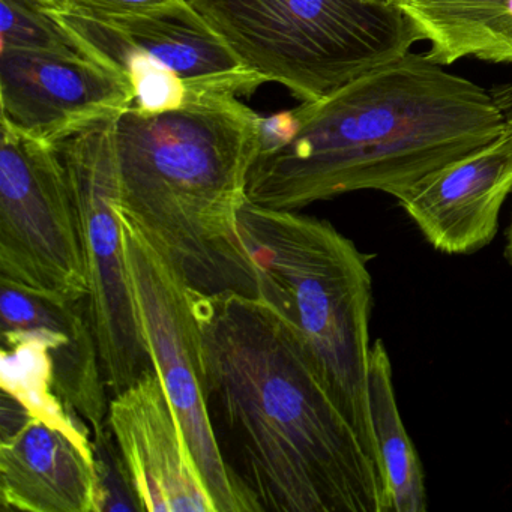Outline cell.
<instances>
[{"mask_svg": "<svg viewBox=\"0 0 512 512\" xmlns=\"http://www.w3.org/2000/svg\"><path fill=\"white\" fill-rule=\"evenodd\" d=\"M0 131V278L85 302L88 277L58 145L4 121Z\"/></svg>", "mask_w": 512, "mask_h": 512, "instance_id": "cell-8", "label": "cell"}, {"mask_svg": "<svg viewBox=\"0 0 512 512\" xmlns=\"http://www.w3.org/2000/svg\"><path fill=\"white\" fill-rule=\"evenodd\" d=\"M115 119L59 143L88 277L86 311L110 397L154 368L125 256L115 157Z\"/></svg>", "mask_w": 512, "mask_h": 512, "instance_id": "cell-7", "label": "cell"}, {"mask_svg": "<svg viewBox=\"0 0 512 512\" xmlns=\"http://www.w3.org/2000/svg\"><path fill=\"white\" fill-rule=\"evenodd\" d=\"M2 121L59 145L134 106L130 80L85 53L0 52Z\"/></svg>", "mask_w": 512, "mask_h": 512, "instance_id": "cell-9", "label": "cell"}, {"mask_svg": "<svg viewBox=\"0 0 512 512\" xmlns=\"http://www.w3.org/2000/svg\"><path fill=\"white\" fill-rule=\"evenodd\" d=\"M125 256L143 338L163 380L217 512H257L248 490L218 442L209 409L202 335L193 287L175 263L130 218L122 215Z\"/></svg>", "mask_w": 512, "mask_h": 512, "instance_id": "cell-6", "label": "cell"}, {"mask_svg": "<svg viewBox=\"0 0 512 512\" xmlns=\"http://www.w3.org/2000/svg\"><path fill=\"white\" fill-rule=\"evenodd\" d=\"M49 11L86 55L104 62L116 50L145 53L181 76L191 95L238 97L263 85L188 2L145 16H100L73 8Z\"/></svg>", "mask_w": 512, "mask_h": 512, "instance_id": "cell-10", "label": "cell"}, {"mask_svg": "<svg viewBox=\"0 0 512 512\" xmlns=\"http://www.w3.org/2000/svg\"><path fill=\"white\" fill-rule=\"evenodd\" d=\"M107 427L127 467L140 511L217 512L155 368L110 398Z\"/></svg>", "mask_w": 512, "mask_h": 512, "instance_id": "cell-11", "label": "cell"}, {"mask_svg": "<svg viewBox=\"0 0 512 512\" xmlns=\"http://www.w3.org/2000/svg\"><path fill=\"white\" fill-rule=\"evenodd\" d=\"M0 52L83 53L70 32L35 0H0Z\"/></svg>", "mask_w": 512, "mask_h": 512, "instance_id": "cell-17", "label": "cell"}, {"mask_svg": "<svg viewBox=\"0 0 512 512\" xmlns=\"http://www.w3.org/2000/svg\"><path fill=\"white\" fill-rule=\"evenodd\" d=\"M430 43L428 58L512 64V0H394Z\"/></svg>", "mask_w": 512, "mask_h": 512, "instance_id": "cell-15", "label": "cell"}, {"mask_svg": "<svg viewBox=\"0 0 512 512\" xmlns=\"http://www.w3.org/2000/svg\"><path fill=\"white\" fill-rule=\"evenodd\" d=\"M505 257L509 265L512 266V218L508 230H506Z\"/></svg>", "mask_w": 512, "mask_h": 512, "instance_id": "cell-23", "label": "cell"}, {"mask_svg": "<svg viewBox=\"0 0 512 512\" xmlns=\"http://www.w3.org/2000/svg\"><path fill=\"white\" fill-rule=\"evenodd\" d=\"M292 139L257 155L248 202L298 211L353 191L403 199L431 173L506 128L497 98L409 52L293 109Z\"/></svg>", "mask_w": 512, "mask_h": 512, "instance_id": "cell-2", "label": "cell"}, {"mask_svg": "<svg viewBox=\"0 0 512 512\" xmlns=\"http://www.w3.org/2000/svg\"><path fill=\"white\" fill-rule=\"evenodd\" d=\"M101 511H140L130 475L110 430L94 436Z\"/></svg>", "mask_w": 512, "mask_h": 512, "instance_id": "cell-19", "label": "cell"}, {"mask_svg": "<svg viewBox=\"0 0 512 512\" xmlns=\"http://www.w3.org/2000/svg\"><path fill=\"white\" fill-rule=\"evenodd\" d=\"M260 116L236 95H191L173 112L115 119L119 211L193 289L259 298L239 215L260 151Z\"/></svg>", "mask_w": 512, "mask_h": 512, "instance_id": "cell-3", "label": "cell"}, {"mask_svg": "<svg viewBox=\"0 0 512 512\" xmlns=\"http://www.w3.org/2000/svg\"><path fill=\"white\" fill-rule=\"evenodd\" d=\"M293 133H295L293 110L260 119L259 154L271 152L286 145L292 139Z\"/></svg>", "mask_w": 512, "mask_h": 512, "instance_id": "cell-21", "label": "cell"}, {"mask_svg": "<svg viewBox=\"0 0 512 512\" xmlns=\"http://www.w3.org/2000/svg\"><path fill=\"white\" fill-rule=\"evenodd\" d=\"M2 338L31 335L43 341L53 389L65 409L94 436L107 428L110 394L85 302L67 301L0 278Z\"/></svg>", "mask_w": 512, "mask_h": 512, "instance_id": "cell-13", "label": "cell"}, {"mask_svg": "<svg viewBox=\"0 0 512 512\" xmlns=\"http://www.w3.org/2000/svg\"><path fill=\"white\" fill-rule=\"evenodd\" d=\"M35 2H38V4L46 8H55V10L64 8L65 5V0H35Z\"/></svg>", "mask_w": 512, "mask_h": 512, "instance_id": "cell-24", "label": "cell"}, {"mask_svg": "<svg viewBox=\"0 0 512 512\" xmlns=\"http://www.w3.org/2000/svg\"><path fill=\"white\" fill-rule=\"evenodd\" d=\"M209 409L260 511L389 512L385 479L313 353L274 305L193 289Z\"/></svg>", "mask_w": 512, "mask_h": 512, "instance_id": "cell-1", "label": "cell"}, {"mask_svg": "<svg viewBox=\"0 0 512 512\" xmlns=\"http://www.w3.org/2000/svg\"><path fill=\"white\" fill-rule=\"evenodd\" d=\"M0 500L25 512H101L88 428L59 427L31 415L0 437Z\"/></svg>", "mask_w": 512, "mask_h": 512, "instance_id": "cell-14", "label": "cell"}, {"mask_svg": "<svg viewBox=\"0 0 512 512\" xmlns=\"http://www.w3.org/2000/svg\"><path fill=\"white\" fill-rule=\"evenodd\" d=\"M236 59L263 83L317 101L421 41L394 2L187 0Z\"/></svg>", "mask_w": 512, "mask_h": 512, "instance_id": "cell-5", "label": "cell"}, {"mask_svg": "<svg viewBox=\"0 0 512 512\" xmlns=\"http://www.w3.org/2000/svg\"><path fill=\"white\" fill-rule=\"evenodd\" d=\"M109 67L124 73L134 91V107L148 115L181 109L191 98L181 76L145 53L116 50L104 59Z\"/></svg>", "mask_w": 512, "mask_h": 512, "instance_id": "cell-18", "label": "cell"}, {"mask_svg": "<svg viewBox=\"0 0 512 512\" xmlns=\"http://www.w3.org/2000/svg\"><path fill=\"white\" fill-rule=\"evenodd\" d=\"M497 100H499L500 106H502L503 112H505L506 125L512 128V91L509 92V97L497 98Z\"/></svg>", "mask_w": 512, "mask_h": 512, "instance_id": "cell-22", "label": "cell"}, {"mask_svg": "<svg viewBox=\"0 0 512 512\" xmlns=\"http://www.w3.org/2000/svg\"><path fill=\"white\" fill-rule=\"evenodd\" d=\"M187 4V0H65L64 8L100 16H145Z\"/></svg>", "mask_w": 512, "mask_h": 512, "instance_id": "cell-20", "label": "cell"}, {"mask_svg": "<svg viewBox=\"0 0 512 512\" xmlns=\"http://www.w3.org/2000/svg\"><path fill=\"white\" fill-rule=\"evenodd\" d=\"M239 229L256 265L259 298L295 326L379 467L368 406L373 280L367 256L328 221L296 211L247 202Z\"/></svg>", "mask_w": 512, "mask_h": 512, "instance_id": "cell-4", "label": "cell"}, {"mask_svg": "<svg viewBox=\"0 0 512 512\" xmlns=\"http://www.w3.org/2000/svg\"><path fill=\"white\" fill-rule=\"evenodd\" d=\"M512 193V128L451 161L398 200L434 250L466 256L487 247Z\"/></svg>", "mask_w": 512, "mask_h": 512, "instance_id": "cell-12", "label": "cell"}, {"mask_svg": "<svg viewBox=\"0 0 512 512\" xmlns=\"http://www.w3.org/2000/svg\"><path fill=\"white\" fill-rule=\"evenodd\" d=\"M368 406L389 512L427 511L424 469L398 410L391 359L382 340L371 344Z\"/></svg>", "mask_w": 512, "mask_h": 512, "instance_id": "cell-16", "label": "cell"}]
</instances>
